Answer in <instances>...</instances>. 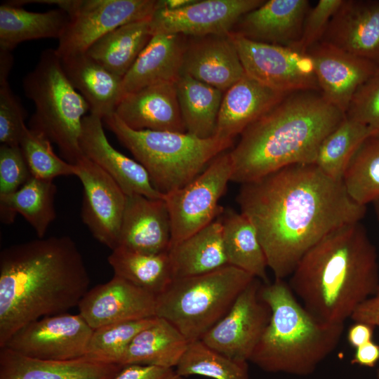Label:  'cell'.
I'll list each match as a JSON object with an SVG mask.
<instances>
[{"instance_id":"obj_3","label":"cell","mask_w":379,"mask_h":379,"mask_svg":"<svg viewBox=\"0 0 379 379\" xmlns=\"http://www.w3.org/2000/svg\"><path fill=\"white\" fill-rule=\"evenodd\" d=\"M288 285L321 321L344 324L379 289L376 248L360 222L332 231L300 260Z\"/></svg>"},{"instance_id":"obj_39","label":"cell","mask_w":379,"mask_h":379,"mask_svg":"<svg viewBox=\"0 0 379 379\" xmlns=\"http://www.w3.org/2000/svg\"><path fill=\"white\" fill-rule=\"evenodd\" d=\"M154 317L116 323L93 329L85 357L102 363L119 365L133 338L149 326Z\"/></svg>"},{"instance_id":"obj_21","label":"cell","mask_w":379,"mask_h":379,"mask_svg":"<svg viewBox=\"0 0 379 379\" xmlns=\"http://www.w3.org/2000/svg\"><path fill=\"white\" fill-rule=\"evenodd\" d=\"M181 73L223 93L246 74L230 33L194 37L187 42Z\"/></svg>"},{"instance_id":"obj_24","label":"cell","mask_w":379,"mask_h":379,"mask_svg":"<svg viewBox=\"0 0 379 379\" xmlns=\"http://www.w3.org/2000/svg\"><path fill=\"white\" fill-rule=\"evenodd\" d=\"M287 94L269 88L246 74L224 93L215 135L234 140Z\"/></svg>"},{"instance_id":"obj_20","label":"cell","mask_w":379,"mask_h":379,"mask_svg":"<svg viewBox=\"0 0 379 379\" xmlns=\"http://www.w3.org/2000/svg\"><path fill=\"white\" fill-rule=\"evenodd\" d=\"M321 41L379 65V0H343Z\"/></svg>"},{"instance_id":"obj_18","label":"cell","mask_w":379,"mask_h":379,"mask_svg":"<svg viewBox=\"0 0 379 379\" xmlns=\"http://www.w3.org/2000/svg\"><path fill=\"white\" fill-rule=\"evenodd\" d=\"M79 144L83 154L109 174L126 195L164 199V195L153 186L145 168L109 143L100 117L91 113L84 117Z\"/></svg>"},{"instance_id":"obj_1","label":"cell","mask_w":379,"mask_h":379,"mask_svg":"<svg viewBox=\"0 0 379 379\" xmlns=\"http://www.w3.org/2000/svg\"><path fill=\"white\" fill-rule=\"evenodd\" d=\"M237 201L253 224L276 279L289 277L317 243L341 226L360 222L366 212L343 181L314 164L290 165L241 184Z\"/></svg>"},{"instance_id":"obj_49","label":"cell","mask_w":379,"mask_h":379,"mask_svg":"<svg viewBox=\"0 0 379 379\" xmlns=\"http://www.w3.org/2000/svg\"><path fill=\"white\" fill-rule=\"evenodd\" d=\"M13 62L11 51L0 50V81L8 80Z\"/></svg>"},{"instance_id":"obj_6","label":"cell","mask_w":379,"mask_h":379,"mask_svg":"<svg viewBox=\"0 0 379 379\" xmlns=\"http://www.w3.org/2000/svg\"><path fill=\"white\" fill-rule=\"evenodd\" d=\"M107 128L147 171L163 195L178 190L199 175L233 140L216 135L202 139L188 133L133 130L114 113L103 119Z\"/></svg>"},{"instance_id":"obj_11","label":"cell","mask_w":379,"mask_h":379,"mask_svg":"<svg viewBox=\"0 0 379 379\" xmlns=\"http://www.w3.org/2000/svg\"><path fill=\"white\" fill-rule=\"evenodd\" d=\"M245 73L274 90L291 93L319 91L314 62L293 48L248 39L230 32Z\"/></svg>"},{"instance_id":"obj_46","label":"cell","mask_w":379,"mask_h":379,"mask_svg":"<svg viewBox=\"0 0 379 379\" xmlns=\"http://www.w3.org/2000/svg\"><path fill=\"white\" fill-rule=\"evenodd\" d=\"M350 319L379 328V289L357 307Z\"/></svg>"},{"instance_id":"obj_22","label":"cell","mask_w":379,"mask_h":379,"mask_svg":"<svg viewBox=\"0 0 379 379\" xmlns=\"http://www.w3.org/2000/svg\"><path fill=\"white\" fill-rule=\"evenodd\" d=\"M114 114L133 130L187 133L175 82L150 85L124 95Z\"/></svg>"},{"instance_id":"obj_33","label":"cell","mask_w":379,"mask_h":379,"mask_svg":"<svg viewBox=\"0 0 379 379\" xmlns=\"http://www.w3.org/2000/svg\"><path fill=\"white\" fill-rule=\"evenodd\" d=\"M175 85L187 133L202 139L215 136L224 93L183 73Z\"/></svg>"},{"instance_id":"obj_25","label":"cell","mask_w":379,"mask_h":379,"mask_svg":"<svg viewBox=\"0 0 379 379\" xmlns=\"http://www.w3.org/2000/svg\"><path fill=\"white\" fill-rule=\"evenodd\" d=\"M121 368L86 357L46 360L0 348V379H111Z\"/></svg>"},{"instance_id":"obj_10","label":"cell","mask_w":379,"mask_h":379,"mask_svg":"<svg viewBox=\"0 0 379 379\" xmlns=\"http://www.w3.org/2000/svg\"><path fill=\"white\" fill-rule=\"evenodd\" d=\"M229 152L216 157L193 180L165 194L171 226L170 248L201 230L223 213L219 201L231 181Z\"/></svg>"},{"instance_id":"obj_32","label":"cell","mask_w":379,"mask_h":379,"mask_svg":"<svg viewBox=\"0 0 379 379\" xmlns=\"http://www.w3.org/2000/svg\"><path fill=\"white\" fill-rule=\"evenodd\" d=\"M149 20L130 22L113 29L86 53L108 71L123 78L153 36Z\"/></svg>"},{"instance_id":"obj_14","label":"cell","mask_w":379,"mask_h":379,"mask_svg":"<svg viewBox=\"0 0 379 379\" xmlns=\"http://www.w3.org/2000/svg\"><path fill=\"white\" fill-rule=\"evenodd\" d=\"M84 189L81 216L95 239L117 248L126 194L105 171L86 157L76 163Z\"/></svg>"},{"instance_id":"obj_17","label":"cell","mask_w":379,"mask_h":379,"mask_svg":"<svg viewBox=\"0 0 379 379\" xmlns=\"http://www.w3.org/2000/svg\"><path fill=\"white\" fill-rule=\"evenodd\" d=\"M312 58L322 96L345 114L357 88L379 65L330 44L319 41L307 52Z\"/></svg>"},{"instance_id":"obj_31","label":"cell","mask_w":379,"mask_h":379,"mask_svg":"<svg viewBox=\"0 0 379 379\" xmlns=\"http://www.w3.org/2000/svg\"><path fill=\"white\" fill-rule=\"evenodd\" d=\"M56 192L53 180L32 177L15 192L0 195L1 221L11 224L19 213L31 225L38 238H44L56 218Z\"/></svg>"},{"instance_id":"obj_15","label":"cell","mask_w":379,"mask_h":379,"mask_svg":"<svg viewBox=\"0 0 379 379\" xmlns=\"http://www.w3.org/2000/svg\"><path fill=\"white\" fill-rule=\"evenodd\" d=\"M263 0H195L180 9L159 6L149 22L153 35L180 34L201 37L230 33L240 18Z\"/></svg>"},{"instance_id":"obj_23","label":"cell","mask_w":379,"mask_h":379,"mask_svg":"<svg viewBox=\"0 0 379 379\" xmlns=\"http://www.w3.org/2000/svg\"><path fill=\"white\" fill-rule=\"evenodd\" d=\"M310 8L307 0L265 1L242 16L232 32L255 41L293 48Z\"/></svg>"},{"instance_id":"obj_28","label":"cell","mask_w":379,"mask_h":379,"mask_svg":"<svg viewBox=\"0 0 379 379\" xmlns=\"http://www.w3.org/2000/svg\"><path fill=\"white\" fill-rule=\"evenodd\" d=\"M173 279L208 273L229 265L221 220L184 239L168 251Z\"/></svg>"},{"instance_id":"obj_13","label":"cell","mask_w":379,"mask_h":379,"mask_svg":"<svg viewBox=\"0 0 379 379\" xmlns=\"http://www.w3.org/2000/svg\"><path fill=\"white\" fill-rule=\"evenodd\" d=\"M93 331L80 314L65 312L28 323L2 347L39 359H74L85 357Z\"/></svg>"},{"instance_id":"obj_47","label":"cell","mask_w":379,"mask_h":379,"mask_svg":"<svg viewBox=\"0 0 379 379\" xmlns=\"http://www.w3.org/2000/svg\"><path fill=\"white\" fill-rule=\"evenodd\" d=\"M347 330V340L349 345L356 349L373 340L375 327L360 321H354Z\"/></svg>"},{"instance_id":"obj_41","label":"cell","mask_w":379,"mask_h":379,"mask_svg":"<svg viewBox=\"0 0 379 379\" xmlns=\"http://www.w3.org/2000/svg\"><path fill=\"white\" fill-rule=\"evenodd\" d=\"M27 112L20 100L12 91L8 80L0 81V142L19 146Z\"/></svg>"},{"instance_id":"obj_30","label":"cell","mask_w":379,"mask_h":379,"mask_svg":"<svg viewBox=\"0 0 379 379\" xmlns=\"http://www.w3.org/2000/svg\"><path fill=\"white\" fill-rule=\"evenodd\" d=\"M69 21L68 14L57 8L46 12H32L10 1L0 6V50L11 51L26 41L59 39Z\"/></svg>"},{"instance_id":"obj_27","label":"cell","mask_w":379,"mask_h":379,"mask_svg":"<svg viewBox=\"0 0 379 379\" xmlns=\"http://www.w3.org/2000/svg\"><path fill=\"white\" fill-rule=\"evenodd\" d=\"M63 70L90 107V113L103 119L115 112L123 97L122 79L86 53L60 58Z\"/></svg>"},{"instance_id":"obj_16","label":"cell","mask_w":379,"mask_h":379,"mask_svg":"<svg viewBox=\"0 0 379 379\" xmlns=\"http://www.w3.org/2000/svg\"><path fill=\"white\" fill-rule=\"evenodd\" d=\"M156 295L114 275L88 291L79 303V314L96 329L156 317Z\"/></svg>"},{"instance_id":"obj_9","label":"cell","mask_w":379,"mask_h":379,"mask_svg":"<svg viewBox=\"0 0 379 379\" xmlns=\"http://www.w3.org/2000/svg\"><path fill=\"white\" fill-rule=\"evenodd\" d=\"M55 5L69 17L55 48L60 58L85 53L99 39L133 22L150 19L158 6L155 0H41Z\"/></svg>"},{"instance_id":"obj_4","label":"cell","mask_w":379,"mask_h":379,"mask_svg":"<svg viewBox=\"0 0 379 379\" xmlns=\"http://www.w3.org/2000/svg\"><path fill=\"white\" fill-rule=\"evenodd\" d=\"M344 118L319 91L287 94L240 135L230 152L231 181L241 185L290 165L314 164L321 142Z\"/></svg>"},{"instance_id":"obj_37","label":"cell","mask_w":379,"mask_h":379,"mask_svg":"<svg viewBox=\"0 0 379 379\" xmlns=\"http://www.w3.org/2000/svg\"><path fill=\"white\" fill-rule=\"evenodd\" d=\"M350 197L366 206L379 200V134L367 138L353 156L343 179Z\"/></svg>"},{"instance_id":"obj_12","label":"cell","mask_w":379,"mask_h":379,"mask_svg":"<svg viewBox=\"0 0 379 379\" xmlns=\"http://www.w3.org/2000/svg\"><path fill=\"white\" fill-rule=\"evenodd\" d=\"M262 285V281L255 278L201 340L229 358L248 361L271 315L260 297Z\"/></svg>"},{"instance_id":"obj_19","label":"cell","mask_w":379,"mask_h":379,"mask_svg":"<svg viewBox=\"0 0 379 379\" xmlns=\"http://www.w3.org/2000/svg\"><path fill=\"white\" fill-rule=\"evenodd\" d=\"M171 239V220L164 199L126 195L117 248L157 254L168 252Z\"/></svg>"},{"instance_id":"obj_51","label":"cell","mask_w":379,"mask_h":379,"mask_svg":"<svg viewBox=\"0 0 379 379\" xmlns=\"http://www.w3.org/2000/svg\"><path fill=\"white\" fill-rule=\"evenodd\" d=\"M375 212L377 216V218L379 221V200L375 201L373 204Z\"/></svg>"},{"instance_id":"obj_45","label":"cell","mask_w":379,"mask_h":379,"mask_svg":"<svg viewBox=\"0 0 379 379\" xmlns=\"http://www.w3.org/2000/svg\"><path fill=\"white\" fill-rule=\"evenodd\" d=\"M111 379H185L172 368L130 364L121 366Z\"/></svg>"},{"instance_id":"obj_48","label":"cell","mask_w":379,"mask_h":379,"mask_svg":"<svg viewBox=\"0 0 379 379\" xmlns=\"http://www.w3.org/2000/svg\"><path fill=\"white\" fill-rule=\"evenodd\" d=\"M354 350L352 364L373 368L379 363V344L373 340Z\"/></svg>"},{"instance_id":"obj_52","label":"cell","mask_w":379,"mask_h":379,"mask_svg":"<svg viewBox=\"0 0 379 379\" xmlns=\"http://www.w3.org/2000/svg\"><path fill=\"white\" fill-rule=\"evenodd\" d=\"M376 378L377 379H379V368L377 369V371H376Z\"/></svg>"},{"instance_id":"obj_8","label":"cell","mask_w":379,"mask_h":379,"mask_svg":"<svg viewBox=\"0 0 379 379\" xmlns=\"http://www.w3.org/2000/svg\"><path fill=\"white\" fill-rule=\"evenodd\" d=\"M254 279L232 265L206 274L174 279L157 296L156 317L169 321L189 343L201 340Z\"/></svg>"},{"instance_id":"obj_44","label":"cell","mask_w":379,"mask_h":379,"mask_svg":"<svg viewBox=\"0 0 379 379\" xmlns=\"http://www.w3.org/2000/svg\"><path fill=\"white\" fill-rule=\"evenodd\" d=\"M32 177L20 147L1 144L0 195L15 192Z\"/></svg>"},{"instance_id":"obj_26","label":"cell","mask_w":379,"mask_h":379,"mask_svg":"<svg viewBox=\"0 0 379 379\" xmlns=\"http://www.w3.org/2000/svg\"><path fill=\"white\" fill-rule=\"evenodd\" d=\"M186 44L183 35L154 34L123 77V97L150 85L176 82Z\"/></svg>"},{"instance_id":"obj_5","label":"cell","mask_w":379,"mask_h":379,"mask_svg":"<svg viewBox=\"0 0 379 379\" xmlns=\"http://www.w3.org/2000/svg\"><path fill=\"white\" fill-rule=\"evenodd\" d=\"M260 297L271 315L249 361L264 371L305 376L337 347L344 324H328L310 314L284 279L262 284Z\"/></svg>"},{"instance_id":"obj_7","label":"cell","mask_w":379,"mask_h":379,"mask_svg":"<svg viewBox=\"0 0 379 379\" xmlns=\"http://www.w3.org/2000/svg\"><path fill=\"white\" fill-rule=\"evenodd\" d=\"M23 89L35 107L28 128L55 144L65 160L76 164L84 155L79 140L90 107L67 77L55 49L41 53L25 77Z\"/></svg>"},{"instance_id":"obj_50","label":"cell","mask_w":379,"mask_h":379,"mask_svg":"<svg viewBox=\"0 0 379 379\" xmlns=\"http://www.w3.org/2000/svg\"><path fill=\"white\" fill-rule=\"evenodd\" d=\"M195 0H161L158 1L159 6L161 8L175 10L185 7L193 3Z\"/></svg>"},{"instance_id":"obj_38","label":"cell","mask_w":379,"mask_h":379,"mask_svg":"<svg viewBox=\"0 0 379 379\" xmlns=\"http://www.w3.org/2000/svg\"><path fill=\"white\" fill-rule=\"evenodd\" d=\"M175 370L184 378L200 375L212 379H250L248 361L229 358L201 340L188 343Z\"/></svg>"},{"instance_id":"obj_29","label":"cell","mask_w":379,"mask_h":379,"mask_svg":"<svg viewBox=\"0 0 379 379\" xmlns=\"http://www.w3.org/2000/svg\"><path fill=\"white\" fill-rule=\"evenodd\" d=\"M189 342L167 320L155 317L133 338L119 365H151L175 368Z\"/></svg>"},{"instance_id":"obj_35","label":"cell","mask_w":379,"mask_h":379,"mask_svg":"<svg viewBox=\"0 0 379 379\" xmlns=\"http://www.w3.org/2000/svg\"><path fill=\"white\" fill-rule=\"evenodd\" d=\"M107 260L114 275L156 296L173 279L168 252L147 254L116 248Z\"/></svg>"},{"instance_id":"obj_40","label":"cell","mask_w":379,"mask_h":379,"mask_svg":"<svg viewBox=\"0 0 379 379\" xmlns=\"http://www.w3.org/2000/svg\"><path fill=\"white\" fill-rule=\"evenodd\" d=\"M19 147L32 177L53 180L58 176H77L76 165L58 157L48 138L27 126L24 128Z\"/></svg>"},{"instance_id":"obj_2","label":"cell","mask_w":379,"mask_h":379,"mask_svg":"<svg viewBox=\"0 0 379 379\" xmlns=\"http://www.w3.org/2000/svg\"><path fill=\"white\" fill-rule=\"evenodd\" d=\"M90 277L68 236L38 238L0 253V347L29 322L78 306Z\"/></svg>"},{"instance_id":"obj_42","label":"cell","mask_w":379,"mask_h":379,"mask_svg":"<svg viewBox=\"0 0 379 379\" xmlns=\"http://www.w3.org/2000/svg\"><path fill=\"white\" fill-rule=\"evenodd\" d=\"M345 116L379 134V67L355 91Z\"/></svg>"},{"instance_id":"obj_34","label":"cell","mask_w":379,"mask_h":379,"mask_svg":"<svg viewBox=\"0 0 379 379\" xmlns=\"http://www.w3.org/2000/svg\"><path fill=\"white\" fill-rule=\"evenodd\" d=\"M222 238L229 265L269 283L266 257L257 231L243 213L227 211L221 220Z\"/></svg>"},{"instance_id":"obj_36","label":"cell","mask_w":379,"mask_h":379,"mask_svg":"<svg viewBox=\"0 0 379 379\" xmlns=\"http://www.w3.org/2000/svg\"><path fill=\"white\" fill-rule=\"evenodd\" d=\"M373 134L376 133L367 126L345 116L321 142L314 164L327 176L343 181L353 156Z\"/></svg>"},{"instance_id":"obj_43","label":"cell","mask_w":379,"mask_h":379,"mask_svg":"<svg viewBox=\"0 0 379 379\" xmlns=\"http://www.w3.org/2000/svg\"><path fill=\"white\" fill-rule=\"evenodd\" d=\"M343 0H319L306 15L302 35L293 48L307 53L321 41L328 25Z\"/></svg>"}]
</instances>
